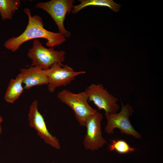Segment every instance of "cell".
Returning <instances> with one entry per match:
<instances>
[{
  "label": "cell",
  "mask_w": 163,
  "mask_h": 163,
  "mask_svg": "<svg viewBox=\"0 0 163 163\" xmlns=\"http://www.w3.org/2000/svg\"><path fill=\"white\" fill-rule=\"evenodd\" d=\"M38 101L35 100L30 106L28 114L30 126L36 130L37 135L46 144L56 149H60L59 139L49 131L43 117L38 110Z\"/></svg>",
  "instance_id": "obj_9"
},
{
  "label": "cell",
  "mask_w": 163,
  "mask_h": 163,
  "mask_svg": "<svg viewBox=\"0 0 163 163\" xmlns=\"http://www.w3.org/2000/svg\"></svg>",
  "instance_id": "obj_16"
},
{
  "label": "cell",
  "mask_w": 163,
  "mask_h": 163,
  "mask_svg": "<svg viewBox=\"0 0 163 163\" xmlns=\"http://www.w3.org/2000/svg\"><path fill=\"white\" fill-rule=\"evenodd\" d=\"M24 12L28 17L27 26L20 35L11 37L5 42L4 45L7 49L15 52L24 43L38 38L46 39L47 41L46 45L53 48L60 45L66 40V38L59 33L52 32L44 28L42 18L37 15L32 16L30 9L25 8Z\"/></svg>",
  "instance_id": "obj_1"
},
{
  "label": "cell",
  "mask_w": 163,
  "mask_h": 163,
  "mask_svg": "<svg viewBox=\"0 0 163 163\" xmlns=\"http://www.w3.org/2000/svg\"><path fill=\"white\" fill-rule=\"evenodd\" d=\"M21 5L19 0H0V15L2 20L11 19Z\"/></svg>",
  "instance_id": "obj_13"
},
{
  "label": "cell",
  "mask_w": 163,
  "mask_h": 163,
  "mask_svg": "<svg viewBox=\"0 0 163 163\" xmlns=\"http://www.w3.org/2000/svg\"><path fill=\"white\" fill-rule=\"evenodd\" d=\"M103 114L97 112L89 116L86 121V134L83 141L85 149L92 151L97 150L102 147L107 142L103 137L101 122Z\"/></svg>",
  "instance_id": "obj_8"
},
{
  "label": "cell",
  "mask_w": 163,
  "mask_h": 163,
  "mask_svg": "<svg viewBox=\"0 0 163 163\" xmlns=\"http://www.w3.org/2000/svg\"><path fill=\"white\" fill-rule=\"evenodd\" d=\"M57 97L73 110L81 126H85L87 118L97 112L88 103V96L85 91L75 94L63 89L58 93Z\"/></svg>",
  "instance_id": "obj_2"
},
{
  "label": "cell",
  "mask_w": 163,
  "mask_h": 163,
  "mask_svg": "<svg viewBox=\"0 0 163 163\" xmlns=\"http://www.w3.org/2000/svg\"><path fill=\"white\" fill-rule=\"evenodd\" d=\"M85 91L88 101L93 102L99 110L110 113H116L119 110L118 98L111 94L102 84H91Z\"/></svg>",
  "instance_id": "obj_6"
},
{
  "label": "cell",
  "mask_w": 163,
  "mask_h": 163,
  "mask_svg": "<svg viewBox=\"0 0 163 163\" xmlns=\"http://www.w3.org/2000/svg\"><path fill=\"white\" fill-rule=\"evenodd\" d=\"M108 149L110 151H115L121 154L133 152L136 150L134 148L130 147L126 141L121 139L111 140L108 146Z\"/></svg>",
  "instance_id": "obj_14"
},
{
  "label": "cell",
  "mask_w": 163,
  "mask_h": 163,
  "mask_svg": "<svg viewBox=\"0 0 163 163\" xmlns=\"http://www.w3.org/2000/svg\"><path fill=\"white\" fill-rule=\"evenodd\" d=\"M3 121V119L2 116H0V135L2 133V127L1 124Z\"/></svg>",
  "instance_id": "obj_15"
},
{
  "label": "cell",
  "mask_w": 163,
  "mask_h": 163,
  "mask_svg": "<svg viewBox=\"0 0 163 163\" xmlns=\"http://www.w3.org/2000/svg\"><path fill=\"white\" fill-rule=\"evenodd\" d=\"M66 53L63 50L57 51L53 47L46 48L38 39L33 41L32 47L28 50L27 55L31 60V66H37L43 70L49 68L54 64H62Z\"/></svg>",
  "instance_id": "obj_3"
},
{
  "label": "cell",
  "mask_w": 163,
  "mask_h": 163,
  "mask_svg": "<svg viewBox=\"0 0 163 163\" xmlns=\"http://www.w3.org/2000/svg\"><path fill=\"white\" fill-rule=\"evenodd\" d=\"M74 2V0H51L37 3L36 7L48 13L55 22L59 33L66 38H69L71 34L65 29L64 22L66 14L72 12Z\"/></svg>",
  "instance_id": "obj_5"
},
{
  "label": "cell",
  "mask_w": 163,
  "mask_h": 163,
  "mask_svg": "<svg viewBox=\"0 0 163 163\" xmlns=\"http://www.w3.org/2000/svg\"><path fill=\"white\" fill-rule=\"evenodd\" d=\"M134 110L129 104H122L120 111L118 113H105L107 124L105 131L108 134L114 133L115 128L119 129L121 133L131 135L136 139H140L141 135L133 128L129 120V117L132 115Z\"/></svg>",
  "instance_id": "obj_4"
},
{
  "label": "cell",
  "mask_w": 163,
  "mask_h": 163,
  "mask_svg": "<svg viewBox=\"0 0 163 163\" xmlns=\"http://www.w3.org/2000/svg\"><path fill=\"white\" fill-rule=\"evenodd\" d=\"M22 83V76L20 73L15 78L10 80L4 97L6 102L13 103L20 97L24 89Z\"/></svg>",
  "instance_id": "obj_11"
},
{
  "label": "cell",
  "mask_w": 163,
  "mask_h": 163,
  "mask_svg": "<svg viewBox=\"0 0 163 163\" xmlns=\"http://www.w3.org/2000/svg\"><path fill=\"white\" fill-rule=\"evenodd\" d=\"M80 3L73 5L72 13L75 14L82 9L90 6L107 7L115 12L119 11L121 7L120 4H117L112 0H79Z\"/></svg>",
  "instance_id": "obj_12"
},
{
  "label": "cell",
  "mask_w": 163,
  "mask_h": 163,
  "mask_svg": "<svg viewBox=\"0 0 163 163\" xmlns=\"http://www.w3.org/2000/svg\"><path fill=\"white\" fill-rule=\"evenodd\" d=\"M20 70L24 89H28L35 86L47 85L48 83L45 70L38 66H30L28 68H21Z\"/></svg>",
  "instance_id": "obj_10"
},
{
  "label": "cell",
  "mask_w": 163,
  "mask_h": 163,
  "mask_svg": "<svg viewBox=\"0 0 163 163\" xmlns=\"http://www.w3.org/2000/svg\"><path fill=\"white\" fill-rule=\"evenodd\" d=\"M44 70L48 80L47 89L51 93L53 92L57 87L69 84L77 75L86 73L75 71L67 65L57 63Z\"/></svg>",
  "instance_id": "obj_7"
}]
</instances>
